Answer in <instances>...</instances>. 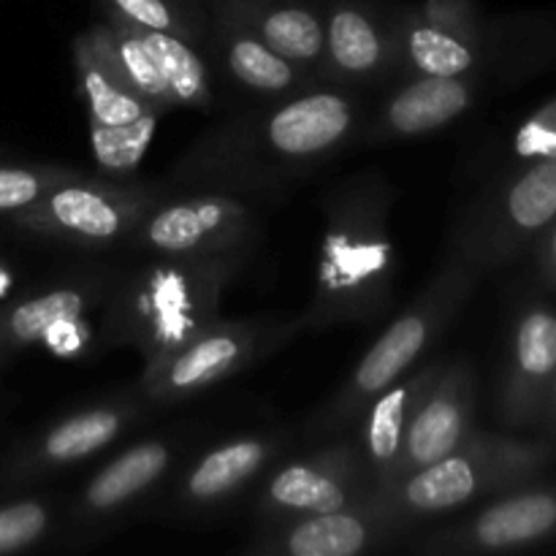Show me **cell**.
<instances>
[{"label": "cell", "instance_id": "cell-1", "mask_svg": "<svg viewBox=\"0 0 556 556\" xmlns=\"http://www.w3.org/2000/svg\"><path fill=\"white\" fill-rule=\"evenodd\" d=\"M358 128L362 101L351 87L337 81L304 87L199 141L188 161L179 163V174L220 188H275L329 161Z\"/></svg>", "mask_w": 556, "mask_h": 556}, {"label": "cell", "instance_id": "cell-2", "mask_svg": "<svg viewBox=\"0 0 556 556\" xmlns=\"http://www.w3.org/2000/svg\"><path fill=\"white\" fill-rule=\"evenodd\" d=\"M391 190L378 177L337 185L326 204L315 293L302 329L367 324L383 315L394 286Z\"/></svg>", "mask_w": 556, "mask_h": 556}, {"label": "cell", "instance_id": "cell-3", "mask_svg": "<svg viewBox=\"0 0 556 556\" xmlns=\"http://www.w3.org/2000/svg\"><path fill=\"white\" fill-rule=\"evenodd\" d=\"M242 253L179 255L136 271L112 296L109 334L141 358L163 356L220 320V302Z\"/></svg>", "mask_w": 556, "mask_h": 556}, {"label": "cell", "instance_id": "cell-4", "mask_svg": "<svg viewBox=\"0 0 556 556\" xmlns=\"http://www.w3.org/2000/svg\"><path fill=\"white\" fill-rule=\"evenodd\" d=\"M478 271L465 261L451 255L448 264L434 275V280L418 293L416 302L389 324V329L378 337L372 348L364 353L362 362L342 383L334 400L320 410L309 432L315 438L351 432L358 416L369 405L378 391L400 380L413 367L427 358V353L438 345L443 331L465 309L472 288H476Z\"/></svg>", "mask_w": 556, "mask_h": 556}, {"label": "cell", "instance_id": "cell-5", "mask_svg": "<svg viewBox=\"0 0 556 556\" xmlns=\"http://www.w3.org/2000/svg\"><path fill=\"white\" fill-rule=\"evenodd\" d=\"M552 454L546 440H519L476 429L448 456L400 478L378 494L413 530L434 516L456 514L478 500L532 483L552 462Z\"/></svg>", "mask_w": 556, "mask_h": 556}, {"label": "cell", "instance_id": "cell-6", "mask_svg": "<svg viewBox=\"0 0 556 556\" xmlns=\"http://www.w3.org/2000/svg\"><path fill=\"white\" fill-rule=\"evenodd\" d=\"M74 68L98 168L112 179L128 177L150 150L161 112L119 68L101 22L74 38Z\"/></svg>", "mask_w": 556, "mask_h": 556}, {"label": "cell", "instance_id": "cell-7", "mask_svg": "<svg viewBox=\"0 0 556 556\" xmlns=\"http://www.w3.org/2000/svg\"><path fill=\"white\" fill-rule=\"evenodd\" d=\"M556 220V157L527 161L494 185L456 233L454 255L481 271L500 269L538 244Z\"/></svg>", "mask_w": 556, "mask_h": 556}, {"label": "cell", "instance_id": "cell-8", "mask_svg": "<svg viewBox=\"0 0 556 556\" xmlns=\"http://www.w3.org/2000/svg\"><path fill=\"white\" fill-rule=\"evenodd\" d=\"M302 331L293 324H255V320H217L174 351L144 364L141 396L155 405H174L201 394L242 372L261 356L275 351Z\"/></svg>", "mask_w": 556, "mask_h": 556}, {"label": "cell", "instance_id": "cell-9", "mask_svg": "<svg viewBox=\"0 0 556 556\" xmlns=\"http://www.w3.org/2000/svg\"><path fill=\"white\" fill-rule=\"evenodd\" d=\"M161 204L147 185L87 179L85 174L49 190L43 199L11 217L16 228L76 248H112L130 242L141 217Z\"/></svg>", "mask_w": 556, "mask_h": 556}, {"label": "cell", "instance_id": "cell-10", "mask_svg": "<svg viewBox=\"0 0 556 556\" xmlns=\"http://www.w3.org/2000/svg\"><path fill=\"white\" fill-rule=\"evenodd\" d=\"M255 237V210L223 190L161 201L136 226L130 244L155 258L244 253Z\"/></svg>", "mask_w": 556, "mask_h": 556}, {"label": "cell", "instance_id": "cell-11", "mask_svg": "<svg viewBox=\"0 0 556 556\" xmlns=\"http://www.w3.org/2000/svg\"><path fill=\"white\" fill-rule=\"evenodd\" d=\"M372 492L367 465L353 434L340 443L324 445L307 456L282 465L266 481L255 516L261 527L302 519L313 514H329L353 505Z\"/></svg>", "mask_w": 556, "mask_h": 556}, {"label": "cell", "instance_id": "cell-12", "mask_svg": "<svg viewBox=\"0 0 556 556\" xmlns=\"http://www.w3.org/2000/svg\"><path fill=\"white\" fill-rule=\"evenodd\" d=\"M552 538H556V483H525L497 494L476 514L429 532L413 543V552L427 556L505 554L538 546Z\"/></svg>", "mask_w": 556, "mask_h": 556}, {"label": "cell", "instance_id": "cell-13", "mask_svg": "<svg viewBox=\"0 0 556 556\" xmlns=\"http://www.w3.org/2000/svg\"><path fill=\"white\" fill-rule=\"evenodd\" d=\"M405 532L410 527L378 492H369L340 510L264 527L242 552L253 556H362L394 546Z\"/></svg>", "mask_w": 556, "mask_h": 556}, {"label": "cell", "instance_id": "cell-14", "mask_svg": "<svg viewBox=\"0 0 556 556\" xmlns=\"http://www.w3.org/2000/svg\"><path fill=\"white\" fill-rule=\"evenodd\" d=\"M478 375L470 362H443L438 380L421 400L405 432L394 481L434 465L476 432ZM389 483V486H391ZM386 486V489H389Z\"/></svg>", "mask_w": 556, "mask_h": 556}, {"label": "cell", "instance_id": "cell-15", "mask_svg": "<svg viewBox=\"0 0 556 556\" xmlns=\"http://www.w3.org/2000/svg\"><path fill=\"white\" fill-rule=\"evenodd\" d=\"M556 375V313L530 304L516 318L497 394V416L510 432L538 427Z\"/></svg>", "mask_w": 556, "mask_h": 556}, {"label": "cell", "instance_id": "cell-16", "mask_svg": "<svg viewBox=\"0 0 556 556\" xmlns=\"http://www.w3.org/2000/svg\"><path fill=\"white\" fill-rule=\"evenodd\" d=\"M394 74V16L367 0H331L326 5V79L362 87Z\"/></svg>", "mask_w": 556, "mask_h": 556}, {"label": "cell", "instance_id": "cell-17", "mask_svg": "<svg viewBox=\"0 0 556 556\" xmlns=\"http://www.w3.org/2000/svg\"><path fill=\"white\" fill-rule=\"evenodd\" d=\"M136 418H139V405L134 400H106L79 407L36 434L16 454L9 478L30 481L49 472L68 470L106 451L119 434L128 432Z\"/></svg>", "mask_w": 556, "mask_h": 556}, {"label": "cell", "instance_id": "cell-18", "mask_svg": "<svg viewBox=\"0 0 556 556\" xmlns=\"http://www.w3.org/2000/svg\"><path fill=\"white\" fill-rule=\"evenodd\" d=\"M440 369H443V362H424L413 367L400 380L378 391L358 416L356 427L351 429L353 440L364 456V465H367L372 492H383L394 481L396 459H400L413 413L418 410L427 391L432 389Z\"/></svg>", "mask_w": 556, "mask_h": 556}, {"label": "cell", "instance_id": "cell-19", "mask_svg": "<svg viewBox=\"0 0 556 556\" xmlns=\"http://www.w3.org/2000/svg\"><path fill=\"white\" fill-rule=\"evenodd\" d=\"M177 459V443L172 438H152L136 443L103 465L76 497L71 521L79 530H98L106 521L119 519L141 497L161 483Z\"/></svg>", "mask_w": 556, "mask_h": 556}, {"label": "cell", "instance_id": "cell-20", "mask_svg": "<svg viewBox=\"0 0 556 556\" xmlns=\"http://www.w3.org/2000/svg\"><path fill=\"white\" fill-rule=\"evenodd\" d=\"M481 76H407L383 101L364 139H416L456 123L478 101Z\"/></svg>", "mask_w": 556, "mask_h": 556}, {"label": "cell", "instance_id": "cell-21", "mask_svg": "<svg viewBox=\"0 0 556 556\" xmlns=\"http://www.w3.org/2000/svg\"><path fill=\"white\" fill-rule=\"evenodd\" d=\"M282 445L286 440L277 434H242V438L210 448L188 467L179 481V508L188 514L223 508L237 494H242L255 478L264 476Z\"/></svg>", "mask_w": 556, "mask_h": 556}, {"label": "cell", "instance_id": "cell-22", "mask_svg": "<svg viewBox=\"0 0 556 556\" xmlns=\"http://www.w3.org/2000/svg\"><path fill=\"white\" fill-rule=\"evenodd\" d=\"M215 9L237 16L277 54L313 76L326 79V9L309 0H217Z\"/></svg>", "mask_w": 556, "mask_h": 556}, {"label": "cell", "instance_id": "cell-23", "mask_svg": "<svg viewBox=\"0 0 556 556\" xmlns=\"http://www.w3.org/2000/svg\"><path fill=\"white\" fill-rule=\"evenodd\" d=\"M396 74L407 76H481L492 60L489 33L459 36L429 25L413 9L394 14Z\"/></svg>", "mask_w": 556, "mask_h": 556}, {"label": "cell", "instance_id": "cell-24", "mask_svg": "<svg viewBox=\"0 0 556 556\" xmlns=\"http://www.w3.org/2000/svg\"><path fill=\"white\" fill-rule=\"evenodd\" d=\"M215 49L223 68L242 90L277 101L318 81L304 74L266 41H261L244 22L215 9Z\"/></svg>", "mask_w": 556, "mask_h": 556}, {"label": "cell", "instance_id": "cell-25", "mask_svg": "<svg viewBox=\"0 0 556 556\" xmlns=\"http://www.w3.org/2000/svg\"><path fill=\"white\" fill-rule=\"evenodd\" d=\"M103 299V286L96 280L65 282L52 291L11 304L0 313V342L5 351L52 342L54 337H74L81 320Z\"/></svg>", "mask_w": 556, "mask_h": 556}, {"label": "cell", "instance_id": "cell-26", "mask_svg": "<svg viewBox=\"0 0 556 556\" xmlns=\"http://www.w3.org/2000/svg\"><path fill=\"white\" fill-rule=\"evenodd\" d=\"M119 20V16H117ZM125 22V20H123ZM130 25V22H128ZM134 36L150 54L157 74L163 76L172 96L174 109H210L212 106V81L204 58L195 49V41L172 36V33L147 30V27L130 25Z\"/></svg>", "mask_w": 556, "mask_h": 556}, {"label": "cell", "instance_id": "cell-27", "mask_svg": "<svg viewBox=\"0 0 556 556\" xmlns=\"http://www.w3.org/2000/svg\"><path fill=\"white\" fill-rule=\"evenodd\" d=\"M106 14L119 16L136 27L172 33V36L199 41L201 27L195 16L179 0H101Z\"/></svg>", "mask_w": 556, "mask_h": 556}, {"label": "cell", "instance_id": "cell-28", "mask_svg": "<svg viewBox=\"0 0 556 556\" xmlns=\"http://www.w3.org/2000/svg\"><path fill=\"white\" fill-rule=\"evenodd\" d=\"M79 177L63 166H0V217H14L58 185Z\"/></svg>", "mask_w": 556, "mask_h": 556}, {"label": "cell", "instance_id": "cell-29", "mask_svg": "<svg viewBox=\"0 0 556 556\" xmlns=\"http://www.w3.org/2000/svg\"><path fill=\"white\" fill-rule=\"evenodd\" d=\"M52 508L43 500H16L0 508V556L25 552L52 530Z\"/></svg>", "mask_w": 556, "mask_h": 556}, {"label": "cell", "instance_id": "cell-30", "mask_svg": "<svg viewBox=\"0 0 556 556\" xmlns=\"http://www.w3.org/2000/svg\"><path fill=\"white\" fill-rule=\"evenodd\" d=\"M510 150L519 163L556 157V98L525 117V123L516 128Z\"/></svg>", "mask_w": 556, "mask_h": 556}, {"label": "cell", "instance_id": "cell-31", "mask_svg": "<svg viewBox=\"0 0 556 556\" xmlns=\"http://www.w3.org/2000/svg\"><path fill=\"white\" fill-rule=\"evenodd\" d=\"M413 11L421 20H427L429 25L459 33V36H483L486 33L476 0H424Z\"/></svg>", "mask_w": 556, "mask_h": 556}, {"label": "cell", "instance_id": "cell-32", "mask_svg": "<svg viewBox=\"0 0 556 556\" xmlns=\"http://www.w3.org/2000/svg\"><path fill=\"white\" fill-rule=\"evenodd\" d=\"M538 282L546 291H556V220L538 239Z\"/></svg>", "mask_w": 556, "mask_h": 556}, {"label": "cell", "instance_id": "cell-33", "mask_svg": "<svg viewBox=\"0 0 556 556\" xmlns=\"http://www.w3.org/2000/svg\"><path fill=\"white\" fill-rule=\"evenodd\" d=\"M538 427L546 429L548 434H556V375H554L552 389H548L546 405H543V413H541V421H538Z\"/></svg>", "mask_w": 556, "mask_h": 556}, {"label": "cell", "instance_id": "cell-34", "mask_svg": "<svg viewBox=\"0 0 556 556\" xmlns=\"http://www.w3.org/2000/svg\"><path fill=\"white\" fill-rule=\"evenodd\" d=\"M5 351V348H3V342H0V353H3Z\"/></svg>", "mask_w": 556, "mask_h": 556}]
</instances>
